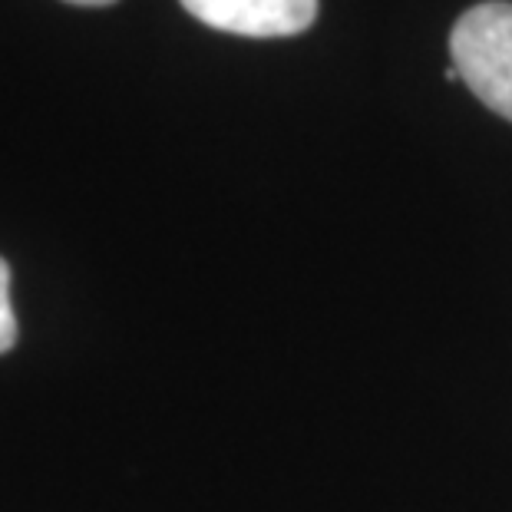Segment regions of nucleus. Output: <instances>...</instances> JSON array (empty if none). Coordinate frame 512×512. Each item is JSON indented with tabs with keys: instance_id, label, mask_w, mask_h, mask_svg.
<instances>
[{
	"instance_id": "4",
	"label": "nucleus",
	"mask_w": 512,
	"mask_h": 512,
	"mask_svg": "<svg viewBox=\"0 0 512 512\" xmlns=\"http://www.w3.org/2000/svg\"><path fill=\"white\" fill-rule=\"evenodd\" d=\"M67 4H76V7H106V4H113V0H67Z\"/></svg>"
},
{
	"instance_id": "2",
	"label": "nucleus",
	"mask_w": 512,
	"mask_h": 512,
	"mask_svg": "<svg viewBox=\"0 0 512 512\" xmlns=\"http://www.w3.org/2000/svg\"><path fill=\"white\" fill-rule=\"evenodd\" d=\"M195 20L235 37H294L318 17V0H179Z\"/></svg>"
},
{
	"instance_id": "3",
	"label": "nucleus",
	"mask_w": 512,
	"mask_h": 512,
	"mask_svg": "<svg viewBox=\"0 0 512 512\" xmlns=\"http://www.w3.org/2000/svg\"><path fill=\"white\" fill-rule=\"evenodd\" d=\"M17 344V318L10 308V265L0 258V354Z\"/></svg>"
},
{
	"instance_id": "1",
	"label": "nucleus",
	"mask_w": 512,
	"mask_h": 512,
	"mask_svg": "<svg viewBox=\"0 0 512 512\" xmlns=\"http://www.w3.org/2000/svg\"><path fill=\"white\" fill-rule=\"evenodd\" d=\"M450 53L476 100L512 123V4L486 0L466 10L450 34Z\"/></svg>"
}]
</instances>
